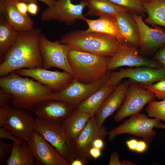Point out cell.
Here are the masks:
<instances>
[{
	"instance_id": "obj_13",
	"label": "cell",
	"mask_w": 165,
	"mask_h": 165,
	"mask_svg": "<svg viewBox=\"0 0 165 165\" xmlns=\"http://www.w3.org/2000/svg\"><path fill=\"white\" fill-rule=\"evenodd\" d=\"M136 48L126 43L120 45L114 55L109 59L108 71L123 66L163 68L157 61L140 55Z\"/></svg>"
},
{
	"instance_id": "obj_1",
	"label": "cell",
	"mask_w": 165,
	"mask_h": 165,
	"mask_svg": "<svg viewBox=\"0 0 165 165\" xmlns=\"http://www.w3.org/2000/svg\"><path fill=\"white\" fill-rule=\"evenodd\" d=\"M42 33L38 28L19 32L14 43L0 59L1 77L20 69L43 68L39 48Z\"/></svg>"
},
{
	"instance_id": "obj_47",
	"label": "cell",
	"mask_w": 165,
	"mask_h": 165,
	"mask_svg": "<svg viewBox=\"0 0 165 165\" xmlns=\"http://www.w3.org/2000/svg\"><path fill=\"white\" fill-rule=\"evenodd\" d=\"M155 127L156 128H162L165 129V124L160 122L156 125Z\"/></svg>"
},
{
	"instance_id": "obj_16",
	"label": "cell",
	"mask_w": 165,
	"mask_h": 165,
	"mask_svg": "<svg viewBox=\"0 0 165 165\" xmlns=\"http://www.w3.org/2000/svg\"><path fill=\"white\" fill-rule=\"evenodd\" d=\"M130 13L138 27L141 52H154L165 45V28L158 26L151 28L144 22L142 16Z\"/></svg>"
},
{
	"instance_id": "obj_33",
	"label": "cell",
	"mask_w": 165,
	"mask_h": 165,
	"mask_svg": "<svg viewBox=\"0 0 165 165\" xmlns=\"http://www.w3.org/2000/svg\"><path fill=\"white\" fill-rule=\"evenodd\" d=\"M13 95L0 90V106L8 109L11 106Z\"/></svg>"
},
{
	"instance_id": "obj_14",
	"label": "cell",
	"mask_w": 165,
	"mask_h": 165,
	"mask_svg": "<svg viewBox=\"0 0 165 165\" xmlns=\"http://www.w3.org/2000/svg\"><path fill=\"white\" fill-rule=\"evenodd\" d=\"M15 72L21 76L32 78L52 89L54 93L64 89L74 79L71 74L66 72L51 71L42 68L20 69Z\"/></svg>"
},
{
	"instance_id": "obj_43",
	"label": "cell",
	"mask_w": 165,
	"mask_h": 165,
	"mask_svg": "<svg viewBox=\"0 0 165 165\" xmlns=\"http://www.w3.org/2000/svg\"><path fill=\"white\" fill-rule=\"evenodd\" d=\"M138 141L136 139H131L126 141V144L128 148L132 151H135Z\"/></svg>"
},
{
	"instance_id": "obj_30",
	"label": "cell",
	"mask_w": 165,
	"mask_h": 165,
	"mask_svg": "<svg viewBox=\"0 0 165 165\" xmlns=\"http://www.w3.org/2000/svg\"><path fill=\"white\" fill-rule=\"evenodd\" d=\"M127 9L131 13L139 15L146 13L143 3L138 0H108Z\"/></svg>"
},
{
	"instance_id": "obj_21",
	"label": "cell",
	"mask_w": 165,
	"mask_h": 165,
	"mask_svg": "<svg viewBox=\"0 0 165 165\" xmlns=\"http://www.w3.org/2000/svg\"><path fill=\"white\" fill-rule=\"evenodd\" d=\"M83 20L88 25L87 31L108 34L116 38L120 45L125 43L124 38L117 23L115 16H101L96 20L85 18Z\"/></svg>"
},
{
	"instance_id": "obj_5",
	"label": "cell",
	"mask_w": 165,
	"mask_h": 165,
	"mask_svg": "<svg viewBox=\"0 0 165 165\" xmlns=\"http://www.w3.org/2000/svg\"><path fill=\"white\" fill-rule=\"evenodd\" d=\"M34 130L49 142L69 163L78 156L75 141L65 130L61 123L37 117Z\"/></svg>"
},
{
	"instance_id": "obj_8",
	"label": "cell",
	"mask_w": 165,
	"mask_h": 165,
	"mask_svg": "<svg viewBox=\"0 0 165 165\" xmlns=\"http://www.w3.org/2000/svg\"><path fill=\"white\" fill-rule=\"evenodd\" d=\"M111 71H108L102 77L90 84L81 83L74 79L66 87L51 94L49 99L65 101L73 107L79 105L108 82Z\"/></svg>"
},
{
	"instance_id": "obj_24",
	"label": "cell",
	"mask_w": 165,
	"mask_h": 165,
	"mask_svg": "<svg viewBox=\"0 0 165 165\" xmlns=\"http://www.w3.org/2000/svg\"><path fill=\"white\" fill-rule=\"evenodd\" d=\"M12 152L5 164L7 165H35L36 159L28 143L13 144Z\"/></svg>"
},
{
	"instance_id": "obj_41",
	"label": "cell",
	"mask_w": 165,
	"mask_h": 165,
	"mask_svg": "<svg viewBox=\"0 0 165 165\" xmlns=\"http://www.w3.org/2000/svg\"><path fill=\"white\" fill-rule=\"evenodd\" d=\"M101 149L94 147H92L90 149L89 154L90 156L94 159L99 158L101 155Z\"/></svg>"
},
{
	"instance_id": "obj_36",
	"label": "cell",
	"mask_w": 165,
	"mask_h": 165,
	"mask_svg": "<svg viewBox=\"0 0 165 165\" xmlns=\"http://www.w3.org/2000/svg\"><path fill=\"white\" fill-rule=\"evenodd\" d=\"M28 3L21 0H18L16 3V7L18 11L24 15L26 16L28 11Z\"/></svg>"
},
{
	"instance_id": "obj_25",
	"label": "cell",
	"mask_w": 165,
	"mask_h": 165,
	"mask_svg": "<svg viewBox=\"0 0 165 165\" xmlns=\"http://www.w3.org/2000/svg\"><path fill=\"white\" fill-rule=\"evenodd\" d=\"M88 10L87 15L99 17L115 16L118 13L128 11L108 0H85Z\"/></svg>"
},
{
	"instance_id": "obj_17",
	"label": "cell",
	"mask_w": 165,
	"mask_h": 165,
	"mask_svg": "<svg viewBox=\"0 0 165 165\" xmlns=\"http://www.w3.org/2000/svg\"><path fill=\"white\" fill-rule=\"evenodd\" d=\"M108 133L105 127L98 126L95 116H92L75 141L77 156L89 160V151L93 141L98 138L105 139Z\"/></svg>"
},
{
	"instance_id": "obj_45",
	"label": "cell",
	"mask_w": 165,
	"mask_h": 165,
	"mask_svg": "<svg viewBox=\"0 0 165 165\" xmlns=\"http://www.w3.org/2000/svg\"><path fill=\"white\" fill-rule=\"evenodd\" d=\"M25 1L27 3L31 1H37L41 2L46 5L48 7H50L52 6L54 4L55 2L57 0H21Z\"/></svg>"
},
{
	"instance_id": "obj_19",
	"label": "cell",
	"mask_w": 165,
	"mask_h": 165,
	"mask_svg": "<svg viewBox=\"0 0 165 165\" xmlns=\"http://www.w3.org/2000/svg\"><path fill=\"white\" fill-rule=\"evenodd\" d=\"M130 83L127 80L119 83L105 100L95 115L99 126H103L106 119L120 107L125 100Z\"/></svg>"
},
{
	"instance_id": "obj_20",
	"label": "cell",
	"mask_w": 165,
	"mask_h": 165,
	"mask_svg": "<svg viewBox=\"0 0 165 165\" xmlns=\"http://www.w3.org/2000/svg\"><path fill=\"white\" fill-rule=\"evenodd\" d=\"M18 0H0V12L3 17L19 32L34 29V22L29 15H24L18 10L16 3Z\"/></svg>"
},
{
	"instance_id": "obj_18",
	"label": "cell",
	"mask_w": 165,
	"mask_h": 165,
	"mask_svg": "<svg viewBox=\"0 0 165 165\" xmlns=\"http://www.w3.org/2000/svg\"><path fill=\"white\" fill-rule=\"evenodd\" d=\"M73 108L65 101L49 99L38 104L35 113L42 119L61 123L73 112Z\"/></svg>"
},
{
	"instance_id": "obj_15",
	"label": "cell",
	"mask_w": 165,
	"mask_h": 165,
	"mask_svg": "<svg viewBox=\"0 0 165 165\" xmlns=\"http://www.w3.org/2000/svg\"><path fill=\"white\" fill-rule=\"evenodd\" d=\"M38 165H69L68 162L46 140L34 131L28 143Z\"/></svg>"
},
{
	"instance_id": "obj_42",
	"label": "cell",
	"mask_w": 165,
	"mask_h": 165,
	"mask_svg": "<svg viewBox=\"0 0 165 165\" xmlns=\"http://www.w3.org/2000/svg\"><path fill=\"white\" fill-rule=\"evenodd\" d=\"M147 148V145L145 141H138L135 152L142 153L145 151Z\"/></svg>"
},
{
	"instance_id": "obj_27",
	"label": "cell",
	"mask_w": 165,
	"mask_h": 165,
	"mask_svg": "<svg viewBox=\"0 0 165 165\" xmlns=\"http://www.w3.org/2000/svg\"><path fill=\"white\" fill-rule=\"evenodd\" d=\"M143 4L148 14L145 22L165 28V0H151Z\"/></svg>"
},
{
	"instance_id": "obj_39",
	"label": "cell",
	"mask_w": 165,
	"mask_h": 165,
	"mask_svg": "<svg viewBox=\"0 0 165 165\" xmlns=\"http://www.w3.org/2000/svg\"><path fill=\"white\" fill-rule=\"evenodd\" d=\"M8 109L0 106V127H4V126L6 120L8 113Z\"/></svg>"
},
{
	"instance_id": "obj_40",
	"label": "cell",
	"mask_w": 165,
	"mask_h": 165,
	"mask_svg": "<svg viewBox=\"0 0 165 165\" xmlns=\"http://www.w3.org/2000/svg\"><path fill=\"white\" fill-rule=\"evenodd\" d=\"M88 161L85 158L77 156L69 163V165H86Z\"/></svg>"
},
{
	"instance_id": "obj_6",
	"label": "cell",
	"mask_w": 165,
	"mask_h": 165,
	"mask_svg": "<svg viewBox=\"0 0 165 165\" xmlns=\"http://www.w3.org/2000/svg\"><path fill=\"white\" fill-rule=\"evenodd\" d=\"M160 122L156 118L150 119L144 114L131 116L122 124L108 132L109 139L112 141L117 135L128 134L141 137L146 142H150L156 134L153 129Z\"/></svg>"
},
{
	"instance_id": "obj_9",
	"label": "cell",
	"mask_w": 165,
	"mask_h": 165,
	"mask_svg": "<svg viewBox=\"0 0 165 165\" xmlns=\"http://www.w3.org/2000/svg\"><path fill=\"white\" fill-rule=\"evenodd\" d=\"M86 7L85 0L77 4L73 3L72 0H57L52 6L42 11L40 19L43 21L54 20L71 26L76 20L85 18L83 11Z\"/></svg>"
},
{
	"instance_id": "obj_3",
	"label": "cell",
	"mask_w": 165,
	"mask_h": 165,
	"mask_svg": "<svg viewBox=\"0 0 165 165\" xmlns=\"http://www.w3.org/2000/svg\"><path fill=\"white\" fill-rule=\"evenodd\" d=\"M59 41L70 46L72 50L111 57L121 45L111 35L80 29L66 33Z\"/></svg>"
},
{
	"instance_id": "obj_48",
	"label": "cell",
	"mask_w": 165,
	"mask_h": 165,
	"mask_svg": "<svg viewBox=\"0 0 165 165\" xmlns=\"http://www.w3.org/2000/svg\"><path fill=\"white\" fill-rule=\"evenodd\" d=\"M138 0L141 2L142 3H143L149 1L151 0Z\"/></svg>"
},
{
	"instance_id": "obj_38",
	"label": "cell",
	"mask_w": 165,
	"mask_h": 165,
	"mask_svg": "<svg viewBox=\"0 0 165 165\" xmlns=\"http://www.w3.org/2000/svg\"><path fill=\"white\" fill-rule=\"evenodd\" d=\"M109 165H121V162L119 160V155L117 151H114L111 154Z\"/></svg>"
},
{
	"instance_id": "obj_35",
	"label": "cell",
	"mask_w": 165,
	"mask_h": 165,
	"mask_svg": "<svg viewBox=\"0 0 165 165\" xmlns=\"http://www.w3.org/2000/svg\"><path fill=\"white\" fill-rule=\"evenodd\" d=\"M153 60L160 63L165 69V45L158 50L153 57Z\"/></svg>"
},
{
	"instance_id": "obj_31",
	"label": "cell",
	"mask_w": 165,
	"mask_h": 165,
	"mask_svg": "<svg viewBox=\"0 0 165 165\" xmlns=\"http://www.w3.org/2000/svg\"><path fill=\"white\" fill-rule=\"evenodd\" d=\"M142 86L152 92L158 98L162 100L165 99V79L156 83Z\"/></svg>"
},
{
	"instance_id": "obj_7",
	"label": "cell",
	"mask_w": 165,
	"mask_h": 165,
	"mask_svg": "<svg viewBox=\"0 0 165 165\" xmlns=\"http://www.w3.org/2000/svg\"><path fill=\"white\" fill-rule=\"evenodd\" d=\"M39 48L43 62V68L48 69L55 67L61 69L74 78L68 59V53L72 50L70 46L61 43L59 41H51L42 33L39 39Z\"/></svg>"
},
{
	"instance_id": "obj_12",
	"label": "cell",
	"mask_w": 165,
	"mask_h": 165,
	"mask_svg": "<svg viewBox=\"0 0 165 165\" xmlns=\"http://www.w3.org/2000/svg\"><path fill=\"white\" fill-rule=\"evenodd\" d=\"M28 111L11 106L4 127L16 137L28 143L34 131L35 119Z\"/></svg>"
},
{
	"instance_id": "obj_28",
	"label": "cell",
	"mask_w": 165,
	"mask_h": 165,
	"mask_svg": "<svg viewBox=\"0 0 165 165\" xmlns=\"http://www.w3.org/2000/svg\"><path fill=\"white\" fill-rule=\"evenodd\" d=\"M19 32L2 17H0V57L1 59L17 39Z\"/></svg>"
},
{
	"instance_id": "obj_23",
	"label": "cell",
	"mask_w": 165,
	"mask_h": 165,
	"mask_svg": "<svg viewBox=\"0 0 165 165\" xmlns=\"http://www.w3.org/2000/svg\"><path fill=\"white\" fill-rule=\"evenodd\" d=\"M116 87L106 83L78 105L76 109L92 116H95L105 100Z\"/></svg>"
},
{
	"instance_id": "obj_44",
	"label": "cell",
	"mask_w": 165,
	"mask_h": 165,
	"mask_svg": "<svg viewBox=\"0 0 165 165\" xmlns=\"http://www.w3.org/2000/svg\"><path fill=\"white\" fill-rule=\"evenodd\" d=\"M104 140L98 138L94 140L92 144V147H95L102 149L104 147Z\"/></svg>"
},
{
	"instance_id": "obj_34",
	"label": "cell",
	"mask_w": 165,
	"mask_h": 165,
	"mask_svg": "<svg viewBox=\"0 0 165 165\" xmlns=\"http://www.w3.org/2000/svg\"><path fill=\"white\" fill-rule=\"evenodd\" d=\"M3 139L10 140L18 144H20L24 141L15 136L5 127H0V139Z\"/></svg>"
},
{
	"instance_id": "obj_26",
	"label": "cell",
	"mask_w": 165,
	"mask_h": 165,
	"mask_svg": "<svg viewBox=\"0 0 165 165\" xmlns=\"http://www.w3.org/2000/svg\"><path fill=\"white\" fill-rule=\"evenodd\" d=\"M91 117L90 114L76 109L61 123L65 130L75 141Z\"/></svg>"
},
{
	"instance_id": "obj_46",
	"label": "cell",
	"mask_w": 165,
	"mask_h": 165,
	"mask_svg": "<svg viewBox=\"0 0 165 165\" xmlns=\"http://www.w3.org/2000/svg\"><path fill=\"white\" fill-rule=\"evenodd\" d=\"M121 165H135V164L132 162L127 160H125L121 161Z\"/></svg>"
},
{
	"instance_id": "obj_29",
	"label": "cell",
	"mask_w": 165,
	"mask_h": 165,
	"mask_svg": "<svg viewBox=\"0 0 165 165\" xmlns=\"http://www.w3.org/2000/svg\"><path fill=\"white\" fill-rule=\"evenodd\" d=\"M148 117H153L165 122V99L150 101L145 109Z\"/></svg>"
},
{
	"instance_id": "obj_2",
	"label": "cell",
	"mask_w": 165,
	"mask_h": 165,
	"mask_svg": "<svg viewBox=\"0 0 165 165\" xmlns=\"http://www.w3.org/2000/svg\"><path fill=\"white\" fill-rule=\"evenodd\" d=\"M0 90L13 96L11 106L24 108L31 114L38 105L49 99L54 93L51 89L28 78H24L15 71L0 78Z\"/></svg>"
},
{
	"instance_id": "obj_11",
	"label": "cell",
	"mask_w": 165,
	"mask_h": 165,
	"mask_svg": "<svg viewBox=\"0 0 165 165\" xmlns=\"http://www.w3.org/2000/svg\"><path fill=\"white\" fill-rule=\"evenodd\" d=\"M156 97L152 92L134 83H130L125 100L114 116L116 122L140 113L144 107Z\"/></svg>"
},
{
	"instance_id": "obj_37",
	"label": "cell",
	"mask_w": 165,
	"mask_h": 165,
	"mask_svg": "<svg viewBox=\"0 0 165 165\" xmlns=\"http://www.w3.org/2000/svg\"><path fill=\"white\" fill-rule=\"evenodd\" d=\"M28 3V12L32 15H36L38 10L37 1H31Z\"/></svg>"
},
{
	"instance_id": "obj_10",
	"label": "cell",
	"mask_w": 165,
	"mask_h": 165,
	"mask_svg": "<svg viewBox=\"0 0 165 165\" xmlns=\"http://www.w3.org/2000/svg\"><path fill=\"white\" fill-rule=\"evenodd\" d=\"M126 78L133 82L132 83L139 84L142 86L149 85L165 79V69L147 67L121 68L118 72H111L106 83L116 87L122 79Z\"/></svg>"
},
{
	"instance_id": "obj_22",
	"label": "cell",
	"mask_w": 165,
	"mask_h": 165,
	"mask_svg": "<svg viewBox=\"0 0 165 165\" xmlns=\"http://www.w3.org/2000/svg\"><path fill=\"white\" fill-rule=\"evenodd\" d=\"M115 17L125 43L136 47L139 46L138 27L130 13L128 11L121 12L116 14Z\"/></svg>"
},
{
	"instance_id": "obj_4",
	"label": "cell",
	"mask_w": 165,
	"mask_h": 165,
	"mask_svg": "<svg viewBox=\"0 0 165 165\" xmlns=\"http://www.w3.org/2000/svg\"><path fill=\"white\" fill-rule=\"evenodd\" d=\"M110 58L108 57L73 50L68 54L74 79L86 84L93 83L106 74Z\"/></svg>"
},
{
	"instance_id": "obj_32",
	"label": "cell",
	"mask_w": 165,
	"mask_h": 165,
	"mask_svg": "<svg viewBox=\"0 0 165 165\" xmlns=\"http://www.w3.org/2000/svg\"><path fill=\"white\" fill-rule=\"evenodd\" d=\"M13 145L0 139V162L6 163L12 150Z\"/></svg>"
}]
</instances>
